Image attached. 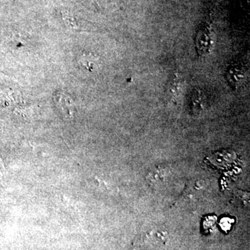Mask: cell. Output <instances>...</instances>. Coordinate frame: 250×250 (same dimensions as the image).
I'll list each match as a JSON object with an SVG mask.
<instances>
[{"label": "cell", "mask_w": 250, "mask_h": 250, "mask_svg": "<svg viewBox=\"0 0 250 250\" xmlns=\"http://www.w3.org/2000/svg\"><path fill=\"white\" fill-rule=\"evenodd\" d=\"M54 101L61 113L67 118L75 116V106L73 100L63 92L57 91L54 93Z\"/></svg>", "instance_id": "6da1fadb"}, {"label": "cell", "mask_w": 250, "mask_h": 250, "mask_svg": "<svg viewBox=\"0 0 250 250\" xmlns=\"http://www.w3.org/2000/svg\"><path fill=\"white\" fill-rule=\"evenodd\" d=\"M195 45L200 55L205 56L209 54L213 45V37L208 29H202L197 33L195 37Z\"/></svg>", "instance_id": "7a4b0ae2"}, {"label": "cell", "mask_w": 250, "mask_h": 250, "mask_svg": "<svg viewBox=\"0 0 250 250\" xmlns=\"http://www.w3.org/2000/svg\"><path fill=\"white\" fill-rule=\"evenodd\" d=\"M228 80L229 82L231 83L233 86H238L241 84L244 79V74L243 70L238 67H232L228 70Z\"/></svg>", "instance_id": "3957f363"}, {"label": "cell", "mask_w": 250, "mask_h": 250, "mask_svg": "<svg viewBox=\"0 0 250 250\" xmlns=\"http://www.w3.org/2000/svg\"><path fill=\"white\" fill-rule=\"evenodd\" d=\"M64 21L67 23V25L73 29H80V25L75 17L72 16L69 13L63 14Z\"/></svg>", "instance_id": "277c9868"}, {"label": "cell", "mask_w": 250, "mask_h": 250, "mask_svg": "<svg viewBox=\"0 0 250 250\" xmlns=\"http://www.w3.org/2000/svg\"><path fill=\"white\" fill-rule=\"evenodd\" d=\"M174 83L169 90V93L170 95H179V92L182 88V83H180V82L177 80H174Z\"/></svg>", "instance_id": "5b68a950"}]
</instances>
